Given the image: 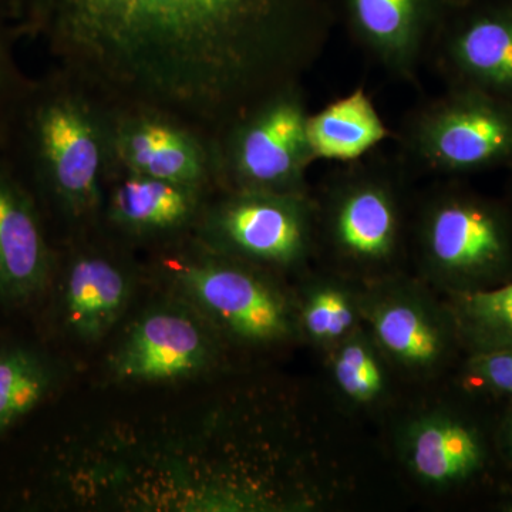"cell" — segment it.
I'll use <instances>...</instances> for the list:
<instances>
[{
	"mask_svg": "<svg viewBox=\"0 0 512 512\" xmlns=\"http://www.w3.org/2000/svg\"><path fill=\"white\" fill-rule=\"evenodd\" d=\"M62 274V309L67 329L96 342L119 322L133 288L123 242L99 227L67 238Z\"/></svg>",
	"mask_w": 512,
	"mask_h": 512,
	"instance_id": "cell-12",
	"label": "cell"
},
{
	"mask_svg": "<svg viewBox=\"0 0 512 512\" xmlns=\"http://www.w3.org/2000/svg\"><path fill=\"white\" fill-rule=\"evenodd\" d=\"M221 336L187 303H164L138 316L110 359L117 379L163 383L210 372L221 356Z\"/></svg>",
	"mask_w": 512,
	"mask_h": 512,
	"instance_id": "cell-10",
	"label": "cell"
},
{
	"mask_svg": "<svg viewBox=\"0 0 512 512\" xmlns=\"http://www.w3.org/2000/svg\"><path fill=\"white\" fill-rule=\"evenodd\" d=\"M316 231L308 194L227 190L211 195L194 234L221 254L276 274L306 264Z\"/></svg>",
	"mask_w": 512,
	"mask_h": 512,
	"instance_id": "cell-5",
	"label": "cell"
},
{
	"mask_svg": "<svg viewBox=\"0 0 512 512\" xmlns=\"http://www.w3.org/2000/svg\"><path fill=\"white\" fill-rule=\"evenodd\" d=\"M110 168L217 191L214 141L168 114L110 109Z\"/></svg>",
	"mask_w": 512,
	"mask_h": 512,
	"instance_id": "cell-11",
	"label": "cell"
},
{
	"mask_svg": "<svg viewBox=\"0 0 512 512\" xmlns=\"http://www.w3.org/2000/svg\"><path fill=\"white\" fill-rule=\"evenodd\" d=\"M56 259L36 198L0 154V303L36 296L52 279Z\"/></svg>",
	"mask_w": 512,
	"mask_h": 512,
	"instance_id": "cell-14",
	"label": "cell"
},
{
	"mask_svg": "<svg viewBox=\"0 0 512 512\" xmlns=\"http://www.w3.org/2000/svg\"><path fill=\"white\" fill-rule=\"evenodd\" d=\"M55 373L39 353L0 349V436L36 409L52 392Z\"/></svg>",
	"mask_w": 512,
	"mask_h": 512,
	"instance_id": "cell-22",
	"label": "cell"
},
{
	"mask_svg": "<svg viewBox=\"0 0 512 512\" xmlns=\"http://www.w3.org/2000/svg\"><path fill=\"white\" fill-rule=\"evenodd\" d=\"M18 39L13 28L8 0H0V154L13 113L29 77L20 69L13 43Z\"/></svg>",
	"mask_w": 512,
	"mask_h": 512,
	"instance_id": "cell-23",
	"label": "cell"
},
{
	"mask_svg": "<svg viewBox=\"0 0 512 512\" xmlns=\"http://www.w3.org/2000/svg\"><path fill=\"white\" fill-rule=\"evenodd\" d=\"M468 373L484 389L512 397V348L473 353Z\"/></svg>",
	"mask_w": 512,
	"mask_h": 512,
	"instance_id": "cell-24",
	"label": "cell"
},
{
	"mask_svg": "<svg viewBox=\"0 0 512 512\" xmlns=\"http://www.w3.org/2000/svg\"><path fill=\"white\" fill-rule=\"evenodd\" d=\"M355 29L380 62L400 74L412 72L440 0H345Z\"/></svg>",
	"mask_w": 512,
	"mask_h": 512,
	"instance_id": "cell-17",
	"label": "cell"
},
{
	"mask_svg": "<svg viewBox=\"0 0 512 512\" xmlns=\"http://www.w3.org/2000/svg\"><path fill=\"white\" fill-rule=\"evenodd\" d=\"M419 254L431 281L448 292L488 288L512 265L510 221L493 202L446 192L421 215Z\"/></svg>",
	"mask_w": 512,
	"mask_h": 512,
	"instance_id": "cell-6",
	"label": "cell"
},
{
	"mask_svg": "<svg viewBox=\"0 0 512 512\" xmlns=\"http://www.w3.org/2000/svg\"><path fill=\"white\" fill-rule=\"evenodd\" d=\"M308 110L296 84L256 104L215 138L217 191L306 192L315 161Z\"/></svg>",
	"mask_w": 512,
	"mask_h": 512,
	"instance_id": "cell-4",
	"label": "cell"
},
{
	"mask_svg": "<svg viewBox=\"0 0 512 512\" xmlns=\"http://www.w3.org/2000/svg\"><path fill=\"white\" fill-rule=\"evenodd\" d=\"M322 237L343 271L363 284L393 275L403 248V207L386 174L355 170L333 185L322 211Z\"/></svg>",
	"mask_w": 512,
	"mask_h": 512,
	"instance_id": "cell-7",
	"label": "cell"
},
{
	"mask_svg": "<svg viewBox=\"0 0 512 512\" xmlns=\"http://www.w3.org/2000/svg\"><path fill=\"white\" fill-rule=\"evenodd\" d=\"M309 147L315 160L355 161L389 137V130L363 89L309 114Z\"/></svg>",
	"mask_w": 512,
	"mask_h": 512,
	"instance_id": "cell-18",
	"label": "cell"
},
{
	"mask_svg": "<svg viewBox=\"0 0 512 512\" xmlns=\"http://www.w3.org/2000/svg\"><path fill=\"white\" fill-rule=\"evenodd\" d=\"M153 269L224 342L274 348L299 339L295 293L275 272L215 251L197 235L153 248Z\"/></svg>",
	"mask_w": 512,
	"mask_h": 512,
	"instance_id": "cell-3",
	"label": "cell"
},
{
	"mask_svg": "<svg viewBox=\"0 0 512 512\" xmlns=\"http://www.w3.org/2000/svg\"><path fill=\"white\" fill-rule=\"evenodd\" d=\"M16 35L109 109L153 110L220 136L298 83L335 0H8Z\"/></svg>",
	"mask_w": 512,
	"mask_h": 512,
	"instance_id": "cell-1",
	"label": "cell"
},
{
	"mask_svg": "<svg viewBox=\"0 0 512 512\" xmlns=\"http://www.w3.org/2000/svg\"><path fill=\"white\" fill-rule=\"evenodd\" d=\"M360 313L394 370L414 379L436 376L458 342L446 305L397 276L363 284Z\"/></svg>",
	"mask_w": 512,
	"mask_h": 512,
	"instance_id": "cell-9",
	"label": "cell"
},
{
	"mask_svg": "<svg viewBox=\"0 0 512 512\" xmlns=\"http://www.w3.org/2000/svg\"><path fill=\"white\" fill-rule=\"evenodd\" d=\"M507 439H508V444H510V447H511V450H512V413H511V416L508 417Z\"/></svg>",
	"mask_w": 512,
	"mask_h": 512,
	"instance_id": "cell-25",
	"label": "cell"
},
{
	"mask_svg": "<svg viewBox=\"0 0 512 512\" xmlns=\"http://www.w3.org/2000/svg\"><path fill=\"white\" fill-rule=\"evenodd\" d=\"M212 194L190 185L109 170L100 227L124 245L160 247L195 232Z\"/></svg>",
	"mask_w": 512,
	"mask_h": 512,
	"instance_id": "cell-13",
	"label": "cell"
},
{
	"mask_svg": "<svg viewBox=\"0 0 512 512\" xmlns=\"http://www.w3.org/2000/svg\"><path fill=\"white\" fill-rule=\"evenodd\" d=\"M446 308L458 342L471 352L512 348V282L450 292Z\"/></svg>",
	"mask_w": 512,
	"mask_h": 512,
	"instance_id": "cell-21",
	"label": "cell"
},
{
	"mask_svg": "<svg viewBox=\"0 0 512 512\" xmlns=\"http://www.w3.org/2000/svg\"><path fill=\"white\" fill-rule=\"evenodd\" d=\"M397 450L410 477L433 491L467 484L487 464V444L480 430L443 407L421 410L404 420Z\"/></svg>",
	"mask_w": 512,
	"mask_h": 512,
	"instance_id": "cell-15",
	"label": "cell"
},
{
	"mask_svg": "<svg viewBox=\"0 0 512 512\" xmlns=\"http://www.w3.org/2000/svg\"><path fill=\"white\" fill-rule=\"evenodd\" d=\"M295 306L299 336L325 353L363 326L360 289L342 278L309 279Z\"/></svg>",
	"mask_w": 512,
	"mask_h": 512,
	"instance_id": "cell-20",
	"label": "cell"
},
{
	"mask_svg": "<svg viewBox=\"0 0 512 512\" xmlns=\"http://www.w3.org/2000/svg\"><path fill=\"white\" fill-rule=\"evenodd\" d=\"M409 143L420 164L437 173L512 164V103L458 87L414 120Z\"/></svg>",
	"mask_w": 512,
	"mask_h": 512,
	"instance_id": "cell-8",
	"label": "cell"
},
{
	"mask_svg": "<svg viewBox=\"0 0 512 512\" xmlns=\"http://www.w3.org/2000/svg\"><path fill=\"white\" fill-rule=\"evenodd\" d=\"M109 127V107L52 67L29 77L13 113L2 154L66 239L100 227Z\"/></svg>",
	"mask_w": 512,
	"mask_h": 512,
	"instance_id": "cell-2",
	"label": "cell"
},
{
	"mask_svg": "<svg viewBox=\"0 0 512 512\" xmlns=\"http://www.w3.org/2000/svg\"><path fill=\"white\" fill-rule=\"evenodd\" d=\"M446 57L460 87L512 103V3L461 19L448 36Z\"/></svg>",
	"mask_w": 512,
	"mask_h": 512,
	"instance_id": "cell-16",
	"label": "cell"
},
{
	"mask_svg": "<svg viewBox=\"0 0 512 512\" xmlns=\"http://www.w3.org/2000/svg\"><path fill=\"white\" fill-rule=\"evenodd\" d=\"M325 355L330 383L343 403L373 410L389 402L397 372L365 325Z\"/></svg>",
	"mask_w": 512,
	"mask_h": 512,
	"instance_id": "cell-19",
	"label": "cell"
}]
</instances>
